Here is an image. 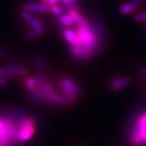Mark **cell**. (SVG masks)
Masks as SVG:
<instances>
[{"instance_id": "1", "label": "cell", "mask_w": 146, "mask_h": 146, "mask_svg": "<svg viewBox=\"0 0 146 146\" xmlns=\"http://www.w3.org/2000/svg\"><path fill=\"white\" fill-rule=\"evenodd\" d=\"M102 23H97L91 25L76 27L78 42L76 44H69V52L75 59L86 60L90 59L97 54L103 46V28Z\"/></svg>"}, {"instance_id": "2", "label": "cell", "mask_w": 146, "mask_h": 146, "mask_svg": "<svg viewBox=\"0 0 146 146\" xmlns=\"http://www.w3.org/2000/svg\"><path fill=\"white\" fill-rule=\"evenodd\" d=\"M129 141L133 146H142L146 142V111L142 112L133 119Z\"/></svg>"}, {"instance_id": "3", "label": "cell", "mask_w": 146, "mask_h": 146, "mask_svg": "<svg viewBox=\"0 0 146 146\" xmlns=\"http://www.w3.org/2000/svg\"><path fill=\"white\" fill-rule=\"evenodd\" d=\"M58 86L59 87H63L64 89H66L68 90L74 92L75 95L78 96H81L82 94V90L80 87H78L74 81L69 78H64L60 79L58 82Z\"/></svg>"}, {"instance_id": "4", "label": "cell", "mask_w": 146, "mask_h": 146, "mask_svg": "<svg viewBox=\"0 0 146 146\" xmlns=\"http://www.w3.org/2000/svg\"><path fill=\"white\" fill-rule=\"evenodd\" d=\"M23 9L29 12L47 13L52 11V5L46 3H25L23 5Z\"/></svg>"}, {"instance_id": "5", "label": "cell", "mask_w": 146, "mask_h": 146, "mask_svg": "<svg viewBox=\"0 0 146 146\" xmlns=\"http://www.w3.org/2000/svg\"><path fill=\"white\" fill-rule=\"evenodd\" d=\"M12 144L11 139L7 131L5 116L0 115V146H10Z\"/></svg>"}, {"instance_id": "6", "label": "cell", "mask_w": 146, "mask_h": 146, "mask_svg": "<svg viewBox=\"0 0 146 146\" xmlns=\"http://www.w3.org/2000/svg\"><path fill=\"white\" fill-rule=\"evenodd\" d=\"M35 126H29L17 131V142H25L29 140L35 133Z\"/></svg>"}, {"instance_id": "7", "label": "cell", "mask_w": 146, "mask_h": 146, "mask_svg": "<svg viewBox=\"0 0 146 146\" xmlns=\"http://www.w3.org/2000/svg\"><path fill=\"white\" fill-rule=\"evenodd\" d=\"M22 17L25 19V21L27 22L30 26L33 28V29H38L40 27H42V24L41 21L38 18L35 17L33 15L30 14V12L27 11H23L21 13Z\"/></svg>"}, {"instance_id": "8", "label": "cell", "mask_w": 146, "mask_h": 146, "mask_svg": "<svg viewBox=\"0 0 146 146\" xmlns=\"http://www.w3.org/2000/svg\"><path fill=\"white\" fill-rule=\"evenodd\" d=\"M130 82H131V78L129 77H115L110 80V85L114 91H118L128 84Z\"/></svg>"}, {"instance_id": "9", "label": "cell", "mask_w": 146, "mask_h": 146, "mask_svg": "<svg viewBox=\"0 0 146 146\" xmlns=\"http://www.w3.org/2000/svg\"><path fill=\"white\" fill-rule=\"evenodd\" d=\"M63 35L64 38L68 41L69 44L75 45L78 42V36L75 31H73L70 29H64Z\"/></svg>"}, {"instance_id": "10", "label": "cell", "mask_w": 146, "mask_h": 146, "mask_svg": "<svg viewBox=\"0 0 146 146\" xmlns=\"http://www.w3.org/2000/svg\"><path fill=\"white\" fill-rule=\"evenodd\" d=\"M49 97L54 103H57V104L64 106V107H67L69 105V101H68L66 98L63 97V96H60V95L57 94L54 92L51 93L49 95Z\"/></svg>"}, {"instance_id": "11", "label": "cell", "mask_w": 146, "mask_h": 146, "mask_svg": "<svg viewBox=\"0 0 146 146\" xmlns=\"http://www.w3.org/2000/svg\"><path fill=\"white\" fill-rule=\"evenodd\" d=\"M8 68L11 69L12 71L15 72L16 75H25L27 74V70L25 67H23V66H20L19 64L11 63L8 65Z\"/></svg>"}, {"instance_id": "12", "label": "cell", "mask_w": 146, "mask_h": 146, "mask_svg": "<svg viewBox=\"0 0 146 146\" xmlns=\"http://www.w3.org/2000/svg\"><path fill=\"white\" fill-rule=\"evenodd\" d=\"M59 22L62 25L64 26H72L73 24H75V22L72 19V18L69 15V14H62L59 17Z\"/></svg>"}, {"instance_id": "13", "label": "cell", "mask_w": 146, "mask_h": 146, "mask_svg": "<svg viewBox=\"0 0 146 146\" xmlns=\"http://www.w3.org/2000/svg\"><path fill=\"white\" fill-rule=\"evenodd\" d=\"M45 31V28L43 26L42 27H40L38 29H34L31 31H29V32L26 34L25 35V37L29 40H31V39L35 38L36 36H38L40 35H41L42 33L44 32Z\"/></svg>"}, {"instance_id": "14", "label": "cell", "mask_w": 146, "mask_h": 146, "mask_svg": "<svg viewBox=\"0 0 146 146\" xmlns=\"http://www.w3.org/2000/svg\"><path fill=\"white\" fill-rule=\"evenodd\" d=\"M60 1L68 11H69V10H78L77 0H60Z\"/></svg>"}, {"instance_id": "15", "label": "cell", "mask_w": 146, "mask_h": 146, "mask_svg": "<svg viewBox=\"0 0 146 146\" xmlns=\"http://www.w3.org/2000/svg\"><path fill=\"white\" fill-rule=\"evenodd\" d=\"M35 67L38 72L42 73L46 69V64L45 61L41 58H36L35 61Z\"/></svg>"}, {"instance_id": "16", "label": "cell", "mask_w": 146, "mask_h": 146, "mask_svg": "<svg viewBox=\"0 0 146 146\" xmlns=\"http://www.w3.org/2000/svg\"><path fill=\"white\" fill-rule=\"evenodd\" d=\"M134 9V7L129 2V3H125L123 5L121 6V8H120V12H121V14H123V15H127V14H130L131 13H132Z\"/></svg>"}, {"instance_id": "17", "label": "cell", "mask_w": 146, "mask_h": 146, "mask_svg": "<svg viewBox=\"0 0 146 146\" xmlns=\"http://www.w3.org/2000/svg\"><path fill=\"white\" fill-rule=\"evenodd\" d=\"M16 75L15 72L9 68H0V77L14 78Z\"/></svg>"}, {"instance_id": "18", "label": "cell", "mask_w": 146, "mask_h": 146, "mask_svg": "<svg viewBox=\"0 0 146 146\" xmlns=\"http://www.w3.org/2000/svg\"><path fill=\"white\" fill-rule=\"evenodd\" d=\"M25 85H26V87L29 90V92H34L35 91H36V86L35 85V84L33 81L32 78H29L26 79L25 81Z\"/></svg>"}, {"instance_id": "19", "label": "cell", "mask_w": 146, "mask_h": 146, "mask_svg": "<svg viewBox=\"0 0 146 146\" xmlns=\"http://www.w3.org/2000/svg\"><path fill=\"white\" fill-rule=\"evenodd\" d=\"M31 96H32V98L37 103H40V104H45L44 100L43 98H42V96L39 94V92L37 91H35L34 92H31Z\"/></svg>"}, {"instance_id": "20", "label": "cell", "mask_w": 146, "mask_h": 146, "mask_svg": "<svg viewBox=\"0 0 146 146\" xmlns=\"http://www.w3.org/2000/svg\"><path fill=\"white\" fill-rule=\"evenodd\" d=\"M52 12L54 14V15L58 16V17H60V16L63 14H62V13H63V10H62V8H60V7H59V6L56 5H55L52 6Z\"/></svg>"}, {"instance_id": "21", "label": "cell", "mask_w": 146, "mask_h": 146, "mask_svg": "<svg viewBox=\"0 0 146 146\" xmlns=\"http://www.w3.org/2000/svg\"><path fill=\"white\" fill-rule=\"evenodd\" d=\"M31 78H32L33 81H34L36 86H37V85H42L46 81L43 78L40 77V76H35V77H33Z\"/></svg>"}, {"instance_id": "22", "label": "cell", "mask_w": 146, "mask_h": 146, "mask_svg": "<svg viewBox=\"0 0 146 146\" xmlns=\"http://www.w3.org/2000/svg\"><path fill=\"white\" fill-rule=\"evenodd\" d=\"M42 86L43 87V88H44V90H46V92L48 93V96H49L51 93H52V92H54V90H53V88L52 87L50 84H49L48 82H47V81H46V82H45Z\"/></svg>"}, {"instance_id": "23", "label": "cell", "mask_w": 146, "mask_h": 146, "mask_svg": "<svg viewBox=\"0 0 146 146\" xmlns=\"http://www.w3.org/2000/svg\"><path fill=\"white\" fill-rule=\"evenodd\" d=\"M134 19L137 22L146 21V12H143L141 14H138L134 17Z\"/></svg>"}, {"instance_id": "24", "label": "cell", "mask_w": 146, "mask_h": 146, "mask_svg": "<svg viewBox=\"0 0 146 146\" xmlns=\"http://www.w3.org/2000/svg\"><path fill=\"white\" fill-rule=\"evenodd\" d=\"M130 3L135 8H139L144 3V0H131Z\"/></svg>"}, {"instance_id": "25", "label": "cell", "mask_w": 146, "mask_h": 146, "mask_svg": "<svg viewBox=\"0 0 146 146\" xmlns=\"http://www.w3.org/2000/svg\"><path fill=\"white\" fill-rule=\"evenodd\" d=\"M8 49L5 47H1L0 46V57H3V56L6 55L8 54Z\"/></svg>"}, {"instance_id": "26", "label": "cell", "mask_w": 146, "mask_h": 146, "mask_svg": "<svg viewBox=\"0 0 146 146\" xmlns=\"http://www.w3.org/2000/svg\"><path fill=\"white\" fill-rule=\"evenodd\" d=\"M7 82H8L7 78L0 77V87H4L5 85H6Z\"/></svg>"}, {"instance_id": "27", "label": "cell", "mask_w": 146, "mask_h": 146, "mask_svg": "<svg viewBox=\"0 0 146 146\" xmlns=\"http://www.w3.org/2000/svg\"><path fill=\"white\" fill-rule=\"evenodd\" d=\"M59 0H46V4L50 5H55L56 3L58 2Z\"/></svg>"}, {"instance_id": "28", "label": "cell", "mask_w": 146, "mask_h": 146, "mask_svg": "<svg viewBox=\"0 0 146 146\" xmlns=\"http://www.w3.org/2000/svg\"><path fill=\"white\" fill-rule=\"evenodd\" d=\"M141 72H142V74L143 75H145L146 77V67L145 66H143V67L141 69Z\"/></svg>"}]
</instances>
